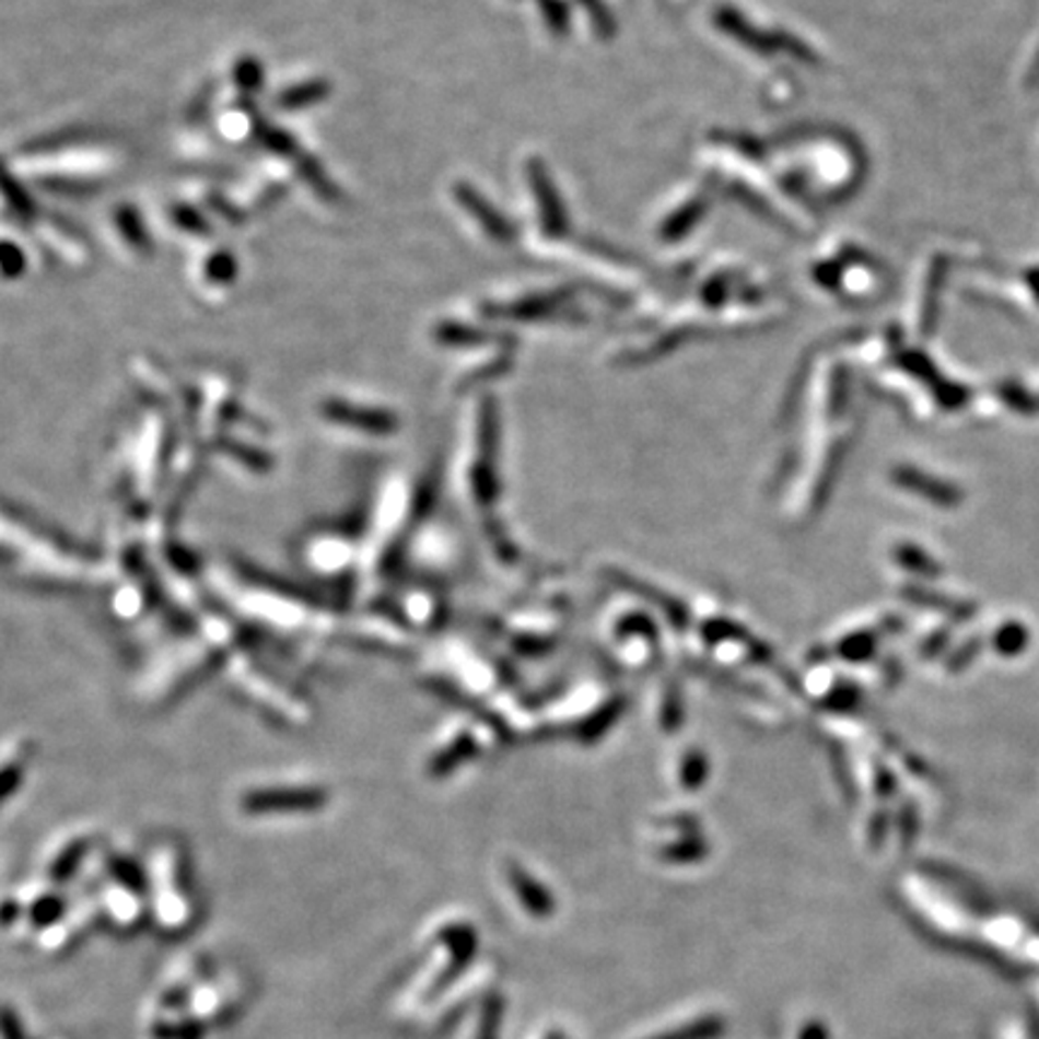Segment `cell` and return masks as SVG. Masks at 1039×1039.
Listing matches in <instances>:
<instances>
[{
	"instance_id": "obj_1",
	"label": "cell",
	"mask_w": 1039,
	"mask_h": 1039,
	"mask_svg": "<svg viewBox=\"0 0 1039 1039\" xmlns=\"http://www.w3.org/2000/svg\"><path fill=\"white\" fill-rule=\"evenodd\" d=\"M212 589L241 628L294 652L308 650L311 655L313 647L328 640L335 626L328 604L241 561L226 559L217 568Z\"/></svg>"
},
{
	"instance_id": "obj_2",
	"label": "cell",
	"mask_w": 1039,
	"mask_h": 1039,
	"mask_svg": "<svg viewBox=\"0 0 1039 1039\" xmlns=\"http://www.w3.org/2000/svg\"><path fill=\"white\" fill-rule=\"evenodd\" d=\"M0 565L46 589H84L104 583L112 571L94 549L8 505H0Z\"/></svg>"
},
{
	"instance_id": "obj_3",
	"label": "cell",
	"mask_w": 1039,
	"mask_h": 1039,
	"mask_svg": "<svg viewBox=\"0 0 1039 1039\" xmlns=\"http://www.w3.org/2000/svg\"><path fill=\"white\" fill-rule=\"evenodd\" d=\"M229 686L246 698V703L258 708L262 715L287 724V727H306L313 717V705L306 696L296 691L292 681H282L270 667H265L256 655L236 647L226 657L224 667Z\"/></svg>"
},
{
	"instance_id": "obj_4",
	"label": "cell",
	"mask_w": 1039,
	"mask_h": 1039,
	"mask_svg": "<svg viewBox=\"0 0 1039 1039\" xmlns=\"http://www.w3.org/2000/svg\"><path fill=\"white\" fill-rule=\"evenodd\" d=\"M330 784L316 778H268L246 784L236 796L246 818H294L325 812L330 804Z\"/></svg>"
},
{
	"instance_id": "obj_5",
	"label": "cell",
	"mask_w": 1039,
	"mask_h": 1039,
	"mask_svg": "<svg viewBox=\"0 0 1039 1039\" xmlns=\"http://www.w3.org/2000/svg\"><path fill=\"white\" fill-rule=\"evenodd\" d=\"M299 561L311 575L320 580H340V575L352 571L357 561L352 532L337 525H320L306 532L299 544Z\"/></svg>"
},
{
	"instance_id": "obj_6",
	"label": "cell",
	"mask_w": 1039,
	"mask_h": 1039,
	"mask_svg": "<svg viewBox=\"0 0 1039 1039\" xmlns=\"http://www.w3.org/2000/svg\"><path fill=\"white\" fill-rule=\"evenodd\" d=\"M36 754V742L27 734L10 736L0 746V806L24 787Z\"/></svg>"
},
{
	"instance_id": "obj_7",
	"label": "cell",
	"mask_w": 1039,
	"mask_h": 1039,
	"mask_svg": "<svg viewBox=\"0 0 1039 1039\" xmlns=\"http://www.w3.org/2000/svg\"><path fill=\"white\" fill-rule=\"evenodd\" d=\"M90 844H92V838H90V832H78V836H70L63 844H60V850H54L51 856H48V874H51V878H66L72 868H75V864L82 862V856L87 854L90 850Z\"/></svg>"
},
{
	"instance_id": "obj_8",
	"label": "cell",
	"mask_w": 1039,
	"mask_h": 1039,
	"mask_svg": "<svg viewBox=\"0 0 1039 1039\" xmlns=\"http://www.w3.org/2000/svg\"><path fill=\"white\" fill-rule=\"evenodd\" d=\"M722 1032H724L722 1018L715 1016V1013H705V1016L688 1018V1023L674 1025V1028L650 1035L645 1039H717Z\"/></svg>"
},
{
	"instance_id": "obj_9",
	"label": "cell",
	"mask_w": 1039,
	"mask_h": 1039,
	"mask_svg": "<svg viewBox=\"0 0 1039 1039\" xmlns=\"http://www.w3.org/2000/svg\"><path fill=\"white\" fill-rule=\"evenodd\" d=\"M497 1028H499V1011L497 1006H491L485 1016H481V1023H479V1030L475 1035V1039H493L497 1037Z\"/></svg>"
}]
</instances>
